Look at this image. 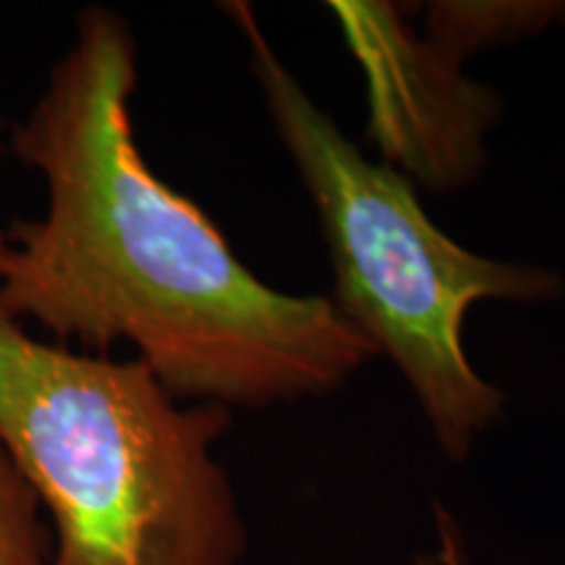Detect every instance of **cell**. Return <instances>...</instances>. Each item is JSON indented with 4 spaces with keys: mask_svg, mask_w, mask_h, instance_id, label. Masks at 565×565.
<instances>
[{
    "mask_svg": "<svg viewBox=\"0 0 565 565\" xmlns=\"http://www.w3.org/2000/svg\"><path fill=\"white\" fill-rule=\"evenodd\" d=\"M345 45L366 76L370 134L387 166L435 192L482 171L484 137L500 103L461 71L463 58L422 38L391 3H330Z\"/></svg>",
    "mask_w": 565,
    "mask_h": 565,
    "instance_id": "4",
    "label": "cell"
},
{
    "mask_svg": "<svg viewBox=\"0 0 565 565\" xmlns=\"http://www.w3.org/2000/svg\"><path fill=\"white\" fill-rule=\"evenodd\" d=\"M0 160H3V118H0ZM6 257H9V236L0 228V273H3Z\"/></svg>",
    "mask_w": 565,
    "mask_h": 565,
    "instance_id": "7",
    "label": "cell"
},
{
    "mask_svg": "<svg viewBox=\"0 0 565 565\" xmlns=\"http://www.w3.org/2000/svg\"><path fill=\"white\" fill-rule=\"evenodd\" d=\"M0 565H53V534L38 494L0 445Z\"/></svg>",
    "mask_w": 565,
    "mask_h": 565,
    "instance_id": "5",
    "label": "cell"
},
{
    "mask_svg": "<svg viewBox=\"0 0 565 565\" xmlns=\"http://www.w3.org/2000/svg\"><path fill=\"white\" fill-rule=\"evenodd\" d=\"M435 521H437V550L419 565H469L461 529L456 526L454 515L445 511L443 505H437Z\"/></svg>",
    "mask_w": 565,
    "mask_h": 565,
    "instance_id": "6",
    "label": "cell"
},
{
    "mask_svg": "<svg viewBox=\"0 0 565 565\" xmlns=\"http://www.w3.org/2000/svg\"><path fill=\"white\" fill-rule=\"evenodd\" d=\"M225 9L249 42L275 131L317 210L338 312L398 366L443 454L463 461L505 406V395L466 356V315L479 301H557L565 296L563 278L454 242L429 221L412 179L364 158L317 108L265 40L249 6Z\"/></svg>",
    "mask_w": 565,
    "mask_h": 565,
    "instance_id": "3",
    "label": "cell"
},
{
    "mask_svg": "<svg viewBox=\"0 0 565 565\" xmlns=\"http://www.w3.org/2000/svg\"><path fill=\"white\" fill-rule=\"evenodd\" d=\"M137 40L121 13L84 9L13 158L45 181L40 217L13 223L0 309L53 343H126L183 404L267 408L349 383L377 351L330 296L259 280L215 221L139 150Z\"/></svg>",
    "mask_w": 565,
    "mask_h": 565,
    "instance_id": "1",
    "label": "cell"
},
{
    "mask_svg": "<svg viewBox=\"0 0 565 565\" xmlns=\"http://www.w3.org/2000/svg\"><path fill=\"white\" fill-rule=\"evenodd\" d=\"M231 408L183 404L139 359L42 341L0 309V445L51 519L53 565H242L212 448Z\"/></svg>",
    "mask_w": 565,
    "mask_h": 565,
    "instance_id": "2",
    "label": "cell"
}]
</instances>
